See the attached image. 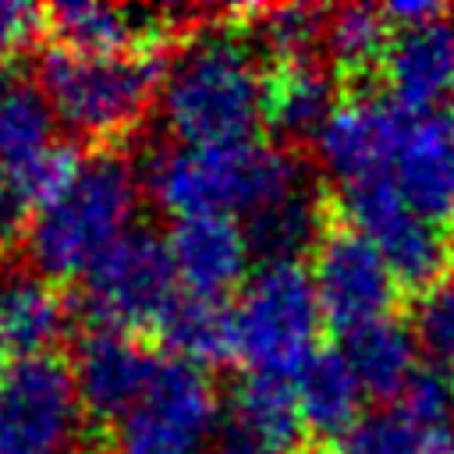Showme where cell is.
<instances>
[{
	"instance_id": "cell-23",
	"label": "cell",
	"mask_w": 454,
	"mask_h": 454,
	"mask_svg": "<svg viewBox=\"0 0 454 454\" xmlns=\"http://www.w3.org/2000/svg\"><path fill=\"white\" fill-rule=\"evenodd\" d=\"M301 426L316 436L337 440L362 415V387L337 348H319L291 380Z\"/></svg>"
},
{
	"instance_id": "cell-19",
	"label": "cell",
	"mask_w": 454,
	"mask_h": 454,
	"mask_svg": "<svg viewBox=\"0 0 454 454\" xmlns=\"http://www.w3.org/2000/svg\"><path fill=\"white\" fill-rule=\"evenodd\" d=\"M337 106H340L337 74L326 67L323 57L284 64L273 67V74H266L262 121L270 124V131L280 138L284 149L316 142Z\"/></svg>"
},
{
	"instance_id": "cell-17",
	"label": "cell",
	"mask_w": 454,
	"mask_h": 454,
	"mask_svg": "<svg viewBox=\"0 0 454 454\" xmlns=\"http://www.w3.org/2000/svg\"><path fill=\"white\" fill-rule=\"evenodd\" d=\"M177 284L188 294L223 298L248 280L252 248L234 216H184L163 238Z\"/></svg>"
},
{
	"instance_id": "cell-22",
	"label": "cell",
	"mask_w": 454,
	"mask_h": 454,
	"mask_svg": "<svg viewBox=\"0 0 454 454\" xmlns=\"http://www.w3.org/2000/svg\"><path fill=\"white\" fill-rule=\"evenodd\" d=\"M156 337L177 362H188L195 369L223 365L234 358L231 305H223V298L177 291V298L156 323Z\"/></svg>"
},
{
	"instance_id": "cell-18",
	"label": "cell",
	"mask_w": 454,
	"mask_h": 454,
	"mask_svg": "<svg viewBox=\"0 0 454 454\" xmlns=\"http://www.w3.org/2000/svg\"><path fill=\"white\" fill-rule=\"evenodd\" d=\"M71 312L57 284L32 270L0 277V372L7 365L53 355Z\"/></svg>"
},
{
	"instance_id": "cell-31",
	"label": "cell",
	"mask_w": 454,
	"mask_h": 454,
	"mask_svg": "<svg viewBox=\"0 0 454 454\" xmlns=\"http://www.w3.org/2000/svg\"><path fill=\"white\" fill-rule=\"evenodd\" d=\"M450 248H454V216H450Z\"/></svg>"
},
{
	"instance_id": "cell-20",
	"label": "cell",
	"mask_w": 454,
	"mask_h": 454,
	"mask_svg": "<svg viewBox=\"0 0 454 454\" xmlns=\"http://www.w3.org/2000/svg\"><path fill=\"white\" fill-rule=\"evenodd\" d=\"M241 227L252 255H259L262 262H298L301 255H312L323 234L330 231L323 192L305 177L266 206H259L255 213H248Z\"/></svg>"
},
{
	"instance_id": "cell-2",
	"label": "cell",
	"mask_w": 454,
	"mask_h": 454,
	"mask_svg": "<svg viewBox=\"0 0 454 454\" xmlns=\"http://www.w3.org/2000/svg\"><path fill=\"white\" fill-rule=\"evenodd\" d=\"M142 202L138 167L114 149L82 156L71 181L25 223L21 245L32 273L50 284L82 280L99 255L135 231Z\"/></svg>"
},
{
	"instance_id": "cell-13",
	"label": "cell",
	"mask_w": 454,
	"mask_h": 454,
	"mask_svg": "<svg viewBox=\"0 0 454 454\" xmlns=\"http://www.w3.org/2000/svg\"><path fill=\"white\" fill-rule=\"evenodd\" d=\"M188 11L181 7H138L64 0L43 11V21L57 46L78 53H160V43L181 32Z\"/></svg>"
},
{
	"instance_id": "cell-24",
	"label": "cell",
	"mask_w": 454,
	"mask_h": 454,
	"mask_svg": "<svg viewBox=\"0 0 454 454\" xmlns=\"http://www.w3.org/2000/svg\"><path fill=\"white\" fill-rule=\"evenodd\" d=\"M333 454H454V426H426L401 401H380L333 440Z\"/></svg>"
},
{
	"instance_id": "cell-14",
	"label": "cell",
	"mask_w": 454,
	"mask_h": 454,
	"mask_svg": "<svg viewBox=\"0 0 454 454\" xmlns=\"http://www.w3.org/2000/svg\"><path fill=\"white\" fill-rule=\"evenodd\" d=\"M301 433L291 380L248 372L220 408L209 454H294Z\"/></svg>"
},
{
	"instance_id": "cell-7",
	"label": "cell",
	"mask_w": 454,
	"mask_h": 454,
	"mask_svg": "<svg viewBox=\"0 0 454 454\" xmlns=\"http://www.w3.org/2000/svg\"><path fill=\"white\" fill-rule=\"evenodd\" d=\"M220 401L206 369L160 358L138 404L110 426V454H209Z\"/></svg>"
},
{
	"instance_id": "cell-25",
	"label": "cell",
	"mask_w": 454,
	"mask_h": 454,
	"mask_svg": "<svg viewBox=\"0 0 454 454\" xmlns=\"http://www.w3.org/2000/svg\"><path fill=\"white\" fill-rule=\"evenodd\" d=\"M57 142V121L35 78H0V170H18Z\"/></svg>"
},
{
	"instance_id": "cell-28",
	"label": "cell",
	"mask_w": 454,
	"mask_h": 454,
	"mask_svg": "<svg viewBox=\"0 0 454 454\" xmlns=\"http://www.w3.org/2000/svg\"><path fill=\"white\" fill-rule=\"evenodd\" d=\"M411 333L429 369L454 380V270L429 284L411 309Z\"/></svg>"
},
{
	"instance_id": "cell-15",
	"label": "cell",
	"mask_w": 454,
	"mask_h": 454,
	"mask_svg": "<svg viewBox=\"0 0 454 454\" xmlns=\"http://www.w3.org/2000/svg\"><path fill=\"white\" fill-rule=\"evenodd\" d=\"M390 181L401 202L440 223L454 216V117L443 110L411 114L397 153L390 160Z\"/></svg>"
},
{
	"instance_id": "cell-1",
	"label": "cell",
	"mask_w": 454,
	"mask_h": 454,
	"mask_svg": "<svg viewBox=\"0 0 454 454\" xmlns=\"http://www.w3.org/2000/svg\"><path fill=\"white\" fill-rule=\"evenodd\" d=\"M266 71L241 28L202 25L163 64L156 110L181 145H227L252 138L262 121Z\"/></svg>"
},
{
	"instance_id": "cell-8",
	"label": "cell",
	"mask_w": 454,
	"mask_h": 454,
	"mask_svg": "<svg viewBox=\"0 0 454 454\" xmlns=\"http://www.w3.org/2000/svg\"><path fill=\"white\" fill-rule=\"evenodd\" d=\"M333 202H337V213L344 216V227L358 231L376 245L397 287L422 294L429 284H436L450 270V255H454L450 234L440 223L411 213L401 202L390 174L344 184L337 188Z\"/></svg>"
},
{
	"instance_id": "cell-9",
	"label": "cell",
	"mask_w": 454,
	"mask_h": 454,
	"mask_svg": "<svg viewBox=\"0 0 454 454\" xmlns=\"http://www.w3.org/2000/svg\"><path fill=\"white\" fill-rule=\"evenodd\" d=\"M85 411L60 355L0 372V454H78Z\"/></svg>"
},
{
	"instance_id": "cell-29",
	"label": "cell",
	"mask_w": 454,
	"mask_h": 454,
	"mask_svg": "<svg viewBox=\"0 0 454 454\" xmlns=\"http://www.w3.org/2000/svg\"><path fill=\"white\" fill-rule=\"evenodd\" d=\"M43 25V11L21 0H0V53L25 46Z\"/></svg>"
},
{
	"instance_id": "cell-21",
	"label": "cell",
	"mask_w": 454,
	"mask_h": 454,
	"mask_svg": "<svg viewBox=\"0 0 454 454\" xmlns=\"http://www.w3.org/2000/svg\"><path fill=\"white\" fill-rule=\"evenodd\" d=\"M340 355L351 365L362 394L394 401L419 372V344L411 333V323L390 316H380L372 323H362L348 333H340Z\"/></svg>"
},
{
	"instance_id": "cell-4",
	"label": "cell",
	"mask_w": 454,
	"mask_h": 454,
	"mask_svg": "<svg viewBox=\"0 0 454 454\" xmlns=\"http://www.w3.org/2000/svg\"><path fill=\"white\" fill-rule=\"evenodd\" d=\"M163 60L156 53H78L50 46L35 64V85L53 121L85 142H117L138 128L156 99Z\"/></svg>"
},
{
	"instance_id": "cell-5",
	"label": "cell",
	"mask_w": 454,
	"mask_h": 454,
	"mask_svg": "<svg viewBox=\"0 0 454 454\" xmlns=\"http://www.w3.org/2000/svg\"><path fill=\"white\" fill-rule=\"evenodd\" d=\"M234 358L259 376L294 380L319 351L323 312L301 262H262L238 287L231 305Z\"/></svg>"
},
{
	"instance_id": "cell-12",
	"label": "cell",
	"mask_w": 454,
	"mask_h": 454,
	"mask_svg": "<svg viewBox=\"0 0 454 454\" xmlns=\"http://www.w3.org/2000/svg\"><path fill=\"white\" fill-rule=\"evenodd\" d=\"M408 117L411 114L390 96L362 92L340 99V106L316 138L319 167L330 174L337 188L390 174V160L397 153Z\"/></svg>"
},
{
	"instance_id": "cell-27",
	"label": "cell",
	"mask_w": 454,
	"mask_h": 454,
	"mask_svg": "<svg viewBox=\"0 0 454 454\" xmlns=\"http://www.w3.org/2000/svg\"><path fill=\"white\" fill-rule=\"evenodd\" d=\"M326 11L312 4H280V7H252L248 25L241 28L255 46L259 60H273L277 67L316 60L323 43Z\"/></svg>"
},
{
	"instance_id": "cell-6",
	"label": "cell",
	"mask_w": 454,
	"mask_h": 454,
	"mask_svg": "<svg viewBox=\"0 0 454 454\" xmlns=\"http://www.w3.org/2000/svg\"><path fill=\"white\" fill-rule=\"evenodd\" d=\"M177 298V273L167 241L135 227L82 277L78 309L99 330H156L167 305Z\"/></svg>"
},
{
	"instance_id": "cell-11",
	"label": "cell",
	"mask_w": 454,
	"mask_h": 454,
	"mask_svg": "<svg viewBox=\"0 0 454 454\" xmlns=\"http://www.w3.org/2000/svg\"><path fill=\"white\" fill-rule=\"evenodd\" d=\"M67 369L85 419L117 426L153 383L160 355H153L135 333L89 326L74 340Z\"/></svg>"
},
{
	"instance_id": "cell-26",
	"label": "cell",
	"mask_w": 454,
	"mask_h": 454,
	"mask_svg": "<svg viewBox=\"0 0 454 454\" xmlns=\"http://www.w3.org/2000/svg\"><path fill=\"white\" fill-rule=\"evenodd\" d=\"M390 43V25L380 7L369 4H348L337 11H326L323 25V43L319 50L326 53V67L340 78H365L383 64Z\"/></svg>"
},
{
	"instance_id": "cell-10",
	"label": "cell",
	"mask_w": 454,
	"mask_h": 454,
	"mask_svg": "<svg viewBox=\"0 0 454 454\" xmlns=\"http://www.w3.org/2000/svg\"><path fill=\"white\" fill-rule=\"evenodd\" d=\"M312 291L323 312V323L340 333L390 316L397 298V280L376 245L351 227H330L312 252Z\"/></svg>"
},
{
	"instance_id": "cell-16",
	"label": "cell",
	"mask_w": 454,
	"mask_h": 454,
	"mask_svg": "<svg viewBox=\"0 0 454 454\" xmlns=\"http://www.w3.org/2000/svg\"><path fill=\"white\" fill-rule=\"evenodd\" d=\"M380 71L387 96L408 114L440 110V103L454 96V21L436 14L419 25L390 28Z\"/></svg>"
},
{
	"instance_id": "cell-30",
	"label": "cell",
	"mask_w": 454,
	"mask_h": 454,
	"mask_svg": "<svg viewBox=\"0 0 454 454\" xmlns=\"http://www.w3.org/2000/svg\"><path fill=\"white\" fill-rule=\"evenodd\" d=\"M28 216H32L28 202L21 199V192L14 188V181L0 170V238H11L18 231H25Z\"/></svg>"
},
{
	"instance_id": "cell-3",
	"label": "cell",
	"mask_w": 454,
	"mask_h": 454,
	"mask_svg": "<svg viewBox=\"0 0 454 454\" xmlns=\"http://www.w3.org/2000/svg\"><path fill=\"white\" fill-rule=\"evenodd\" d=\"M305 177V167L284 145L255 138L227 145L167 142L149 149L138 167L142 192L174 220L248 216Z\"/></svg>"
}]
</instances>
